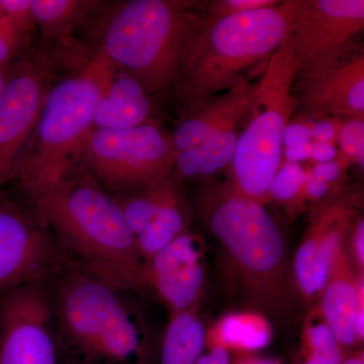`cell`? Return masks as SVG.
I'll list each match as a JSON object with an SVG mask.
<instances>
[{
	"label": "cell",
	"mask_w": 364,
	"mask_h": 364,
	"mask_svg": "<svg viewBox=\"0 0 364 364\" xmlns=\"http://www.w3.org/2000/svg\"><path fill=\"white\" fill-rule=\"evenodd\" d=\"M298 76L291 36L267 60L258 83L246 126L239 134L231 162V184L228 188L256 202L268 200V188L279 169L284 135L299 102L294 95Z\"/></svg>",
	"instance_id": "8992f818"
},
{
	"label": "cell",
	"mask_w": 364,
	"mask_h": 364,
	"mask_svg": "<svg viewBox=\"0 0 364 364\" xmlns=\"http://www.w3.org/2000/svg\"><path fill=\"white\" fill-rule=\"evenodd\" d=\"M238 129L222 132L195 148L176 153L174 169L177 173L183 177L208 176L231 164Z\"/></svg>",
	"instance_id": "44dd1931"
},
{
	"label": "cell",
	"mask_w": 364,
	"mask_h": 364,
	"mask_svg": "<svg viewBox=\"0 0 364 364\" xmlns=\"http://www.w3.org/2000/svg\"><path fill=\"white\" fill-rule=\"evenodd\" d=\"M303 364H339L331 359L317 355V354H303Z\"/></svg>",
	"instance_id": "f35d334b"
},
{
	"label": "cell",
	"mask_w": 364,
	"mask_h": 364,
	"mask_svg": "<svg viewBox=\"0 0 364 364\" xmlns=\"http://www.w3.org/2000/svg\"><path fill=\"white\" fill-rule=\"evenodd\" d=\"M196 364H232L229 351L221 346H210L207 354H202Z\"/></svg>",
	"instance_id": "8d00e7d4"
},
{
	"label": "cell",
	"mask_w": 364,
	"mask_h": 364,
	"mask_svg": "<svg viewBox=\"0 0 364 364\" xmlns=\"http://www.w3.org/2000/svg\"><path fill=\"white\" fill-rule=\"evenodd\" d=\"M314 143H332L337 138V124L329 119H321L311 127Z\"/></svg>",
	"instance_id": "1f68e13d"
},
{
	"label": "cell",
	"mask_w": 364,
	"mask_h": 364,
	"mask_svg": "<svg viewBox=\"0 0 364 364\" xmlns=\"http://www.w3.org/2000/svg\"><path fill=\"white\" fill-rule=\"evenodd\" d=\"M208 225L238 272L247 298L264 312L287 313L293 299L286 244L263 203L227 186L210 208Z\"/></svg>",
	"instance_id": "5b68a950"
},
{
	"label": "cell",
	"mask_w": 364,
	"mask_h": 364,
	"mask_svg": "<svg viewBox=\"0 0 364 364\" xmlns=\"http://www.w3.org/2000/svg\"><path fill=\"white\" fill-rule=\"evenodd\" d=\"M344 160L318 163L312 169L309 170L308 174L318 181H324L328 184L333 183L341 176L342 170L344 168Z\"/></svg>",
	"instance_id": "f546056e"
},
{
	"label": "cell",
	"mask_w": 364,
	"mask_h": 364,
	"mask_svg": "<svg viewBox=\"0 0 364 364\" xmlns=\"http://www.w3.org/2000/svg\"><path fill=\"white\" fill-rule=\"evenodd\" d=\"M50 87L49 72L39 59L21 60L7 72L0 95V188L18 176L21 152Z\"/></svg>",
	"instance_id": "9c48e42d"
},
{
	"label": "cell",
	"mask_w": 364,
	"mask_h": 364,
	"mask_svg": "<svg viewBox=\"0 0 364 364\" xmlns=\"http://www.w3.org/2000/svg\"><path fill=\"white\" fill-rule=\"evenodd\" d=\"M308 1L286 0L215 21L205 14L176 85L182 102L191 109L238 85L291 35Z\"/></svg>",
	"instance_id": "6da1fadb"
},
{
	"label": "cell",
	"mask_w": 364,
	"mask_h": 364,
	"mask_svg": "<svg viewBox=\"0 0 364 364\" xmlns=\"http://www.w3.org/2000/svg\"><path fill=\"white\" fill-rule=\"evenodd\" d=\"M363 28V0H309L291 35L298 76L348 52Z\"/></svg>",
	"instance_id": "30bf717a"
},
{
	"label": "cell",
	"mask_w": 364,
	"mask_h": 364,
	"mask_svg": "<svg viewBox=\"0 0 364 364\" xmlns=\"http://www.w3.org/2000/svg\"><path fill=\"white\" fill-rule=\"evenodd\" d=\"M176 155L171 136L149 123L117 130L95 129L81 161L98 183L129 195L169 181Z\"/></svg>",
	"instance_id": "ba28073f"
},
{
	"label": "cell",
	"mask_w": 364,
	"mask_h": 364,
	"mask_svg": "<svg viewBox=\"0 0 364 364\" xmlns=\"http://www.w3.org/2000/svg\"><path fill=\"white\" fill-rule=\"evenodd\" d=\"M200 2L131 0L105 23L100 52L138 79L148 92L176 85L205 20Z\"/></svg>",
	"instance_id": "3957f363"
},
{
	"label": "cell",
	"mask_w": 364,
	"mask_h": 364,
	"mask_svg": "<svg viewBox=\"0 0 364 364\" xmlns=\"http://www.w3.org/2000/svg\"><path fill=\"white\" fill-rule=\"evenodd\" d=\"M340 147L346 160H352L363 167L364 121L348 119L338 128Z\"/></svg>",
	"instance_id": "484cf974"
},
{
	"label": "cell",
	"mask_w": 364,
	"mask_h": 364,
	"mask_svg": "<svg viewBox=\"0 0 364 364\" xmlns=\"http://www.w3.org/2000/svg\"><path fill=\"white\" fill-rule=\"evenodd\" d=\"M313 141L299 145L293 146V147L284 148V154L289 162L299 163L305 161V160L311 159V153H312Z\"/></svg>",
	"instance_id": "d590c367"
},
{
	"label": "cell",
	"mask_w": 364,
	"mask_h": 364,
	"mask_svg": "<svg viewBox=\"0 0 364 364\" xmlns=\"http://www.w3.org/2000/svg\"><path fill=\"white\" fill-rule=\"evenodd\" d=\"M0 364H57L51 309L36 284L9 291L2 303Z\"/></svg>",
	"instance_id": "8fae6325"
},
{
	"label": "cell",
	"mask_w": 364,
	"mask_h": 364,
	"mask_svg": "<svg viewBox=\"0 0 364 364\" xmlns=\"http://www.w3.org/2000/svg\"><path fill=\"white\" fill-rule=\"evenodd\" d=\"M279 2V0H218L210 2L205 9V18L220 20L234 14L277 6Z\"/></svg>",
	"instance_id": "4316f807"
},
{
	"label": "cell",
	"mask_w": 364,
	"mask_h": 364,
	"mask_svg": "<svg viewBox=\"0 0 364 364\" xmlns=\"http://www.w3.org/2000/svg\"><path fill=\"white\" fill-rule=\"evenodd\" d=\"M352 254L355 262L359 275H363L364 268V222L363 220L358 222L353 229L352 235Z\"/></svg>",
	"instance_id": "d6a6232c"
},
{
	"label": "cell",
	"mask_w": 364,
	"mask_h": 364,
	"mask_svg": "<svg viewBox=\"0 0 364 364\" xmlns=\"http://www.w3.org/2000/svg\"><path fill=\"white\" fill-rule=\"evenodd\" d=\"M339 364H364V353L363 349L352 351L346 355L342 356Z\"/></svg>",
	"instance_id": "74e56055"
},
{
	"label": "cell",
	"mask_w": 364,
	"mask_h": 364,
	"mask_svg": "<svg viewBox=\"0 0 364 364\" xmlns=\"http://www.w3.org/2000/svg\"><path fill=\"white\" fill-rule=\"evenodd\" d=\"M0 13L26 36L37 26L32 13V0H0Z\"/></svg>",
	"instance_id": "f1b7e54d"
},
{
	"label": "cell",
	"mask_w": 364,
	"mask_h": 364,
	"mask_svg": "<svg viewBox=\"0 0 364 364\" xmlns=\"http://www.w3.org/2000/svg\"><path fill=\"white\" fill-rule=\"evenodd\" d=\"M329 191L330 184L313 178L306 172L305 183H304L303 191H301L299 198L305 196L306 198H310L312 200H321L329 193Z\"/></svg>",
	"instance_id": "836d02e7"
},
{
	"label": "cell",
	"mask_w": 364,
	"mask_h": 364,
	"mask_svg": "<svg viewBox=\"0 0 364 364\" xmlns=\"http://www.w3.org/2000/svg\"><path fill=\"white\" fill-rule=\"evenodd\" d=\"M51 239L18 208L0 200V291L36 284L54 261Z\"/></svg>",
	"instance_id": "7c38bea8"
},
{
	"label": "cell",
	"mask_w": 364,
	"mask_h": 364,
	"mask_svg": "<svg viewBox=\"0 0 364 364\" xmlns=\"http://www.w3.org/2000/svg\"><path fill=\"white\" fill-rule=\"evenodd\" d=\"M97 1L79 0H32L36 26L49 38L68 33L81 18L97 6Z\"/></svg>",
	"instance_id": "603a6c76"
},
{
	"label": "cell",
	"mask_w": 364,
	"mask_h": 364,
	"mask_svg": "<svg viewBox=\"0 0 364 364\" xmlns=\"http://www.w3.org/2000/svg\"><path fill=\"white\" fill-rule=\"evenodd\" d=\"M303 354H317L340 363L343 349L337 341L331 328L326 323L318 311L317 316L311 315L306 320L304 331Z\"/></svg>",
	"instance_id": "cb8c5ba5"
},
{
	"label": "cell",
	"mask_w": 364,
	"mask_h": 364,
	"mask_svg": "<svg viewBox=\"0 0 364 364\" xmlns=\"http://www.w3.org/2000/svg\"><path fill=\"white\" fill-rule=\"evenodd\" d=\"M236 364H279L272 360H267V359H259L254 358H245L240 360V363Z\"/></svg>",
	"instance_id": "ab89813d"
},
{
	"label": "cell",
	"mask_w": 364,
	"mask_h": 364,
	"mask_svg": "<svg viewBox=\"0 0 364 364\" xmlns=\"http://www.w3.org/2000/svg\"><path fill=\"white\" fill-rule=\"evenodd\" d=\"M306 172L299 163H287L280 166L268 188V198L277 202L289 203L299 198Z\"/></svg>",
	"instance_id": "d4e9b609"
},
{
	"label": "cell",
	"mask_w": 364,
	"mask_h": 364,
	"mask_svg": "<svg viewBox=\"0 0 364 364\" xmlns=\"http://www.w3.org/2000/svg\"><path fill=\"white\" fill-rule=\"evenodd\" d=\"M203 282L202 247L188 230L143 264L142 287L154 289L172 313L196 310Z\"/></svg>",
	"instance_id": "4fadbf2b"
},
{
	"label": "cell",
	"mask_w": 364,
	"mask_h": 364,
	"mask_svg": "<svg viewBox=\"0 0 364 364\" xmlns=\"http://www.w3.org/2000/svg\"><path fill=\"white\" fill-rule=\"evenodd\" d=\"M272 339V325L259 313L230 314L220 321L212 346H221L241 352L264 348Z\"/></svg>",
	"instance_id": "ffe728a7"
},
{
	"label": "cell",
	"mask_w": 364,
	"mask_h": 364,
	"mask_svg": "<svg viewBox=\"0 0 364 364\" xmlns=\"http://www.w3.org/2000/svg\"><path fill=\"white\" fill-rule=\"evenodd\" d=\"M7 72H9V70L6 68V65H0V95H1L4 85H6Z\"/></svg>",
	"instance_id": "60d3db41"
},
{
	"label": "cell",
	"mask_w": 364,
	"mask_h": 364,
	"mask_svg": "<svg viewBox=\"0 0 364 364\" xmlns=\"http://www.w3.org/2000/svg\"><path fill=\"white\" fill-rule=\"evenodd\" d=\"M114 74V66L100 51L77 73L50 87L35 128V144L18 173L33 198L68 177L81 161L95 130V107Z\"/></svg>",
	"instance_id": "277c9868"
},
{
	"label": "cell",
	"mask_w": 364,
	"mask_h": 364,
	"mask_svg": "<svg viewBox=\"0 0 364 364\" xmlns=\"http://www.w3.org/2000/svg\"><path fill=\"white\" fill-rule=\"evenodd\" d=\"M253 97L254 85L245 78L231 90L191 107L171 136L176 154L207 142L222 132L239 128Z\"/></svg>",
	"instance_id": "2e32d148"
},
{
	"label": "cell",
	"mask_w": 364,
	"mask_h": 364,
	"mask_svg": "<svg viewBox=\"0 0 364 364\" xmlns=\"http://www.w3.org/2000/svg\"><path fill=\"white\" fill-rule=\"evenodd\" d=\"M301 104L317 116L364 121V54L350 50L303 75Z\"/></svg>",
	"instance_id": "5bb4252c"
},
{
	"label": "cell",
	"mask_w": 364,
	"mask_h": 364,
	"mask_svg": "<svg viewBox=\"0 0 364 364\" xmlns=\"http://www.w3.org/2000/svg\"><path fill=\"white\" fill-rule=\"evenodd\" d=\"M337 152L336 148L332 143H314L311 159L317 163L330 162L335 160Z\"/></svg>",
	"instance_id": "e575fe53"
},
{
	"label": "cell",
	"mask_w": 364,
	"mask_h": 364,
	"mask_svg": "<svg viewBox=\"0 0 364 364\" xmlns=\"http://www.w3.org/2000/svg\"><path fill=\"white\" fill-rule=\"evenodd\" d=\"M207 332L196 310L172 313L163 336L160 364H196Z\"/></svg>",
	"instance_id": "d6986e66"
},
{
	"label": "cell",
	"mask_w": 364,
	"mask_h": 364,
	"mask_svg": "<svg viewBox=\"0 0 364 364\" xmlns=\"http://www.w3.org/2000/svg\"><path fill=\"white\" fill-rule=\"evenodd\" d=\"M186 231V217L177 193L153 215L135 237L143 264Z\"/></svg>",
	"instance_id": "7402d4cb"
},
{
	"label": "cell",
	"mask_w": 364,
	"mask_h": 364,
	"mask_svg": "<svg viewBox=\"0 0 364 364\" xmlns=\"http://www.w3.org/2000/svg\"><path fill=\"white\" fill-rule=\"evenodd\" d=\"M312 141L311 127L303 123H289L287 124L284 135V148L293 147L306 142Z\"/></svg>",
	"instance_id": "4dcf8cb0"
},
{
	"label": "cell",
	"mask_w": 364,
	"mask_h": 364,
	"mask_svg": "<svg viewBox=\"0 0 364 364\" xmlns=\"http://www.w3.org/2000/svg\"><path fill=\"white\" fill-rule=\"evenodd\" d=\"M25 33L21 32L4 14L0 13V65L14 58L26 43Z\"/></svg>",
	"instance_id": "83f0119b"
},
{
	"label": "cell",
	"mask_w": 364,
	"mask_h": 364,
	"mask_svg": "<svg viewBox=\"0 0 364 364\" xmlns=\"http://www.w3.org/2000/svg\"><path fill=\"white\" fill-rule=\"evenodd\" d=\"M353 214L350 203L344 200L328 205L315 218L299 245L294 274L299 291L309 301L320 298Z\"/></svg>",
	"instance_id": "9a60e30c"
},
{
	"label": "cell",
	"mask_w": 364,
	"mask_h": 364,
	"mask_svg": "<svg viewBox=\"0 0 364 364\" xmlns=\"http://www.w3.org/2000/svg\"><path fill=\"white\" fill-rule=\"evenodd\" d=\"M67 338L87 364H145L140 326L117 289L92 274H72L58 294Z\"/></svg>",
	"instance_id": "52a82bcc"
},
{
	"label": "cell",
	"mask_w": 364,
	"mask_h": 364,
	"mask_svg": "<svg viewBox=\"0 0 364 364\" xmlns=\"http://www.w3.org/2000/svg\"><path fill=\"white\" fill-rule=\"evenodd\" d=\"M41 215L114 289L142 287L143 260L117 198L91 176L66 177L35 198Z\"/></svg>",
	"instance_id": "7a4b0ae2"
},
{
	"label": "cell",
	"mask_w": 364,
	"mask_h": 364,
	"mask_svg": "<svg viewBox=\"0 0 364 364\" xmlns=\"http://www.w3.org/2000/svg\"><path fill=\"white\" fill-rule=\"evenodd\" d=\"M148 93L142 83L130 74H114L95 107V129L117 130L149 124L151 102Z\"/></svg>",
	"instance_id": "ac0fdd59"
},
{
	"label": "cell",
	"mask_w": 364,
	"mask_h": 364,
	"mask_svg": "<svg viewBox=\"0 0 364 364\" xmlns=\"http://www.w3.org/2000/svg\"><path fill=\"white\" fill-rule=\"evenodd\" d=\"M320 313L331 328L342 349L360 345L356 334V320L364 309L363 277L352 269L344 243L333 259L329 279L320 296Z\"/></svg>",
	"instance_id": "e0dca14e"
}]
</instances>
